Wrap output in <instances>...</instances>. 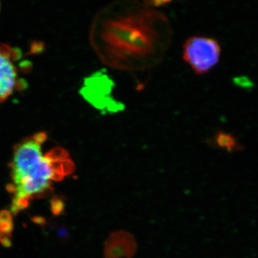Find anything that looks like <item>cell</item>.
Segmentation results:
<instances>
[{"label":"cell","instance_id":"6da1fadb","mask_svg":"<svg viewBox=\"0 0 258 258\" xmlns=\"http://www.w3.org/2000/svg\"><path fill=\"white\" fill-rule=\"evenodd\" d=\"M160 18L155 11L142 10L105 20L100 34L109 63L125 68L127 62L154 55L160 41L156 24Z\"/></svg>","mask_w":258,"mask_h":258},{"label":"cell","instance_id":"7a4b0ae2","mask_svg":"<svg viewBox=\"0 0 258 258\" xmlns=\"http://www.w3.org/2000/svg\"><path fill=\"white\" fill-rule=\"evenodd\" d=\"M74 169V161L66 149L57 147L51 149L43 154L31 172L8 188L13 195L12 213L25 210L30 200L51 189L52 181L62 180L73 173Z\"/></svg>","mask_w":258,"mask_h":258},{"label":"cell","instance_id":"3957f363","mask_svg":"<svg viewBox=\"0 0 258 258\" xmlns=\"http://www.w3.org/2000/svg\"><path fill=\"white\" fill-rule=\"evenodd\" d=\"M221 47L215 39L191 36L184 42L183 59L198 76L208 74L220 60Z\"/></svg>","mask_w":258,"mask_h":258},{"label":"cell","instance_id":"277c9868","mask_svg":"<svg viewBox=\"0 0 258 258\" xmlns=\"http://www.w3.org/2000/svg\"><path fill=\"white\" fill-rule=\"evenodd\" d=\"M47 139L45 132H38L16 144L10 165L13 184L18 182L35 169L43 156L42 147Z\"/></svg>","mask_w":258,"mask_h":258},{"label":"cell","instance_id":"5b68a950","mask_svg":"<svg viewBox=\"0 0 258 258\" xmlns=\"http://www.w3.org/2000/svg\"><path fill=\"white\" fill-rule=\"evenodd\" d=\"M114 83L106 74L98 72L85 81L81 93L88 102L98 109L105 112L119 111L123 109V105L113 100L111 96Z\"/></svg>","mask_w":258,"mask_h":258},{"label":"cell","instance_id":"8992f818","mask_svg":"<svg viewBox=\"0 0 258 258\" xmlns=\"http://www.w3.org/2000/svg\"><path fill=\"white\" fill-rule=\"evenodd\" d=\"M16 51L0 44V103L6 101L19 86L18 70L15 63Z\"/></svg>","mask_w":258,"mask_h":258},{"label":"cell","instance_id":"52a82bcc","mask_svg":"<svg viewBox=\"0 0 258 258\" xmlns=\"http://www.w3.org/2000/svg\"><path fill=\"white\" fill-rule=\"evenodd\" d=\"M13 231L12 212L8 210L0 212V243L4 247H10Z\"/></svg>","mask_w":258,"mask_h":258},{"label":"cell","instance_id":"ba28073f","mask_svg":"<svg viewBox=\"0 0 258 258\" xmlns=\"http://www.w3.org/2000/svg\"><path fill=\"white\" fill-rule=\"evenodd\" d=\"M215 141L219 147L230 151L235 149L237 146L235 139L231 134L225 132H218L215 137Z\"/></svg>","mask_w":258,"mask_h":258},{"label":"cell","instance_id":"9c48e42d","mask_svg":"<svg viewBox=\"0 0 258 258\" xmlns=\"http://www.w3.org/2000/svg\"><path fill=\"white\" fill-rule=\"evenodd\" d=\"M147 6H153L156 7H161L164 6V5L169 4V3H171V1H164V0H161V1H159V0H153V1H146L144 2Z\"/></svg>","mask_w":258,"mask_h":258}]
</instances>
